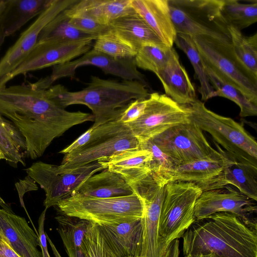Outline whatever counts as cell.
Returning <instances> with one entry per match:
<instances>
[{
	"label": "cell",
	"instance_id": "obj_1",
	"mask_svg": "<svg viewBox=\"0 0 257 257\" xmlns=\"http://www.w3.org/2000/svg\"><path fill=\"white\" fill-rule=\"evenodd\" d=\"M46 90L30 83L0 86V114L7 118L25 139L27 157H41L56 138L73 126L94 121L92 114L66 110L49 98Z\"/></svg>",
	"mask_w": 257,
	"mask_h": 257
},
{
	"label": "cell",
	"instance_id": "obj_2",
	"mask_svg": "<svg viewBox=\"0 0 257 257\" xmlns=\"http://www.w3.org/2000/svg\"><path fill=\"white\" fill-rule=\"evenodd\" d=\"M182 237L184 256L257 257L256 229L231 213L196 220Z\"/></svg>",
	"mask_w": 257,
	"mask_h": 257
},
{
	"label": "cell",
	"instance_id": "obj_3",
	"mask_svg": "<svg viewBox=\"0 0 257 257\" xmlns=\"http://www.w3.org/2000/svg\"><path fill=\"white\" fill-rule=\"evenodd\" d=\"M47 96L65 108L73 104L87 106L92 112L94 128L118 119L131 101L147 98V87L136 80L120 81L91 75L86 87L77 91H69L61 84L52 85L45 90Z\"/></svg>",
	"mask_w": 257,
	"mask_h": 257
},
{
	"label": "cell",
	"instance_id": "obj_4",
	"mask_svg": "<svg viewBox=\"0 0 257 257\" xmlns=\"http://www.w3.org/2000/svg\"><path fill=\"white\" fill-rule=\"evenodd\" d=\"M62 213L95 223L112 225L141 219L144 206L134 193L107 198H93L75 193L55 206Z\"/></svg>",
	"mask_w": 257,
	"mask_h": 257
},
{
	"label": "cell",
	"instance_id": "obj_5",
	"mask_svg": "<svg viewBox=\"0 0 257 257\" xmlns=\"http://www.w3.org/2000/svg\"><path fill=\"white\" fill-rule=\"evenodd\" d=\"M177 34L209 36L231 42L221 15L222 0H168Z\"/></svg>",
	"mask_w": 257,
	"mask_h": 257
},
{
	"label": "cell",
	"instance_id": "obj_6",
	"mask_svg": "<svg viewBox=\"0 0 257 257\" xmlns=\"http://www.w3.org/2000/svg\"><path fill=\"white\" fill-rule=\"evenodd\" d=\"M188 107L191 119L224 150L257 165L256 141L241 124L212 111L198 99Z\"/></svg>",
	"mask_w": 257,
	"mask_h": 257
},
{
	"label": "cell",
	"instance_id": "obj_7",
	"mask_svg": "<svg viewBox=\"0 0 257 257\" xmlns=\"http://www.w3.org/2000/svg\"><path fill=\"white\" fill-rule=\"evenodd\" d=\"M139 147V143L128 125L117 119L93 128L89 141L78 149L65 154L59 167L74 169Z\"/></svg>",
	"mask_w": 257,
	"mask_h": 257
},
{
	"label": "cell",
	"instance_id": "obj_8",
	"mask_svg": "<svg viewBox=\"0 0 257 257\" xmlns=\"http://www.w3.org/2000/svg\"><path fill=\"white\" fill-rule=\"evenodd\" d=\"M202 191L196 184L176 181L166 184L159 223L163 243L169 247L196 220L194 208Z\"/></svg>",
	"mask_w": 257,
	"mask_h": 257
},
{
	"label": "cell",
	"instance_id": "obj_9",
	"mask_svg": "<svg viewBox=\"0 0 257 257\" xmlns=\"http://www.w3.org/2000/svg\"><path fill=\"white\" fill-rule=\"evenodd\" d=\"M166 183L152 172L130 185L144 206L141 218L142 242L140 257H168L170 247L165 245L159 234V223Z\"/></svg>",
	"mask_w": 257,
	"mask_h": 257
},
{
	"label": "cell",
	"instance_id": "obj_10",
	"mask_svg": "<svg viewBox=\"0 0 257 257\" xmlns=\"http://www.w3.org/2000/svg\"><path fill=\"white\" fill-rule=\"evenodd\" d=\"M106 169L105 165L98 161L71 170H63L56 165L37 161L26 170L44 190V205L48 209L73 196L87 179Z\"/></svg>",
	"mask_w": 257,
	"mask_h": 257
},
{
	"label": "cell",
	"instance_id": "obj_11",
	"mask_svg": "<svg viewBox=\"0 0 257 257\" xmlns=\"http://www.w3.org/2000/svg\"><path fill=\"white\" fill-rule=\"evenodd\" d=\"M193 39L204 64L234 85L257 105V82L237 61L231 42L204 36Z\"/></svg>",
	"mask_w": 257,
	"mask_h": 257
},
{
	"label": "cell",
	"instance_id": "obj_12",
	"mask_svg": "<svg viewBox=\"0 0 257 257\" xmlns=\"http://www.w3.org/2000/svg\"><path fill=\"white\" fill-rule=\"evenodd\" d=\"M175 165L194 161L221 157L205 137L202 131L191 119L171 127L150 139Z\"/></svg>",
	"mask_w": 257,
	"mask_h": 257
},
{
	"label": "cell",
	"instance_id": "obj_13",
	"mask_svg": "<svg viewBox=\"0 0 257 257\" xmlns=\"http://www.w3.org/2000/svg\"><path fill=\"white\" fill-rule=\"evenodd\" d=\"M191 121L188 106L178 104L165 94L150 93L143 114L126 124L139 144L176 125Z\"/></svg>",
	"mask_w": 257,
	"mask_h": 257
},
{
	"label": "cell",
	"instance_id": "obj_14",
	"mask_svg": "<svg viewBox=\"0 0 257 257\" xmlns=\"http://www.w3.org/2000/svg\"><path fill=\"white\" fill-rule=\"evenodd\" d=\"M93 39L67 41L38 42L23 61L12 72L0 80V86L6 85L20 75L66 63L90 50Z\"/></svg>",
	"mask_w": 257,
	"mask_h": 257
},
{
	"label": "cell",
	"instance_id": "obj_15",
	"mask_svg": "<svg viewBox=\"0 0 257 257\" xmlns=\"http://www.w3.org/2000/svg\"><path fill=\"white\" fill-rule=\"evenodd\" d=\"M256 201L232 187H223L203 191L197 199L194 208L196 220L206 218L216 213L235 214L246 225L256 229Z\"/></svg>",
	"mask_w": 257,
	"mask_h": 257
},
{
	"label": "cell",
	"instance_id": "obj_16",
	"mask_svg": "<svg viewBox=\"0 0 257 257\" xmlns=\"http://www.w3.org/2000/svg\"><path fill=\"white\" fill-rule=\"evenodd\" d=\"M88 65L97 67L105 74L122 80L138 81L149 87L145 76L138 70L135 58H115L93 48L74 60L53 66L52 73L47 77L52 85L62 78H74L78 68Z\"/></svg>",
	"mask_w": 257,
	"mask_h": 257
},
{
	"label": "cell",
	"instance_id": "obj_17",
	"mask_svg": "<svg viewBox=\"0 0 257 257\" xmlns=\"http://www.w3.org/2000/svg\"><path fill=\"white\" fill-rule=\"evenodd\" d=\"M78 0H52L49 6L21 35L0 60V80L14 70L38 42L43 28L58 15Z\"/></svg>",
	"mask_w": 257,
	"mask_h": 257
},
{
	"label": "cell",
	"instance_id": "obj_18",
	"mask_svg": "<svg viewBox=\"0 0 257 257\" xmlns=\"http://www.w3.org/2000/svg\"><path fill=\"white\" fill-rule=\"evenodd\" d=\"M224 165V158L221 155L220 157L206 158L175 165L158 174L166 184L176 181L192 182L198 186L203 192L218 188V181Z\"/></svg>",
	"mask_w": 257,
	"mask_h": 257
},
{
	"label": "cell",
	"instance_id": "obj_19",
	"mask_svg": "<svg viewBox=\"0 0 257 257\" xmlns=\"http://www.w3.org/2000/svg\"><path fill=\"white\" fill-rule=\"evenodd\" d=\"M0 237L21 257H42L38 235L23 217L0 208Z\"/></svg>",
	"mask_w": 257,
	"mask_h": 257
},
{
	"label": "cell",
	"instance_id": "obj_20",
	"mask_svg": "<svg viewBox=\"0 0 257 257\" xmlns=\"http://www.w3.org/2000/svg\"><path fill=\"white\" fill-rule=\"evenodd\" d=\"M214 142L224 158L225 165L218 188L232 185L249 198L257 201V165L224 150Z\"/></svg>",
	"mask_w": 257,
	"mask_h": 257
},
{
	"label": "cell",
	"instance_id": "obj_21",
	"mask_svg": "<svg viewBox=\"0 0 257 257\" xmlns=\"http://www.w3.org/2000/svg\"><path fill=\"white\" fill-rule=\"evenodd\" d=\"M155 75L165 94L178 104L188 106L197 99L194 86L173 47L166 64Z\"/></svg>",
	"mask_w": 257,
	"mask_h": 257
},
{
	"label": "cell",
	"instance_id": "obj_22",
	"mask_svg": "<svg viewBox=\"0 0 257 257\" xmlns=\"http://www.w3.org/2000/svg\"><path fill=\"white\" fill-rule=\"evenodd\" d=\"M108 26L111 33L137 52L145 45L166 46L133 7Z\"/></svg>",
	"mask_w": 257,
	"mask_h": 257
},
{
	"label": "cell",
	"instance_id": "obj_23",
	"mask_svg": "<svg viewBox=\"0 0 257 257\" xmlns=\"http://www.w3.org/2000/svg\"><path fill=\"white\" fill-rule=\"evenodd\" d=\"M98 226L117 257H140L142 242L141 219Z\"/></svg>",
	"mask_w": 257,
	"mask_h": 257
},
{
	"label": "cell",
	"instance_id": "obj_24",
	"mask_svg": "<svg viewBox=\"0 0 257 257\" xmlns=\"http://www.w3.org/2000/svg\"><path fill=\"white\" fill-rule=\"evenodd\" d=\"M52 0H4L0 14V50L7 38L41 14Z\"/></svg>",
	"mask_w": 257,
	"mask_h": 257
},
{
	"label": "cell",
	"instance_id": "obj_25",
	"mask_svg": "<svg viewBox=\"0 0 257 257\" xmlns=\"http://www.w3.org/2000/svg\"><path fill=\"white\" fill-rule=\"evenodd\" d=\"M98 161L104 164L106 169L121 176L130 185L153 172L151 153L140 148L118 152Z\"/></svg>",
	"mask_w": 257,
	"mask_h": 257
},
{
	"label": "cell",
	"instance_id": "obj_26",
	"mask_svg": "<svg viewBox=\"0 0 257 257\" xmlns=\"http://www.w3.org/2000/svg\"><path fill=\"white\" fill-rule=\"evenodd\" d=\"M131 5L162 42L173 47L177 33L171 18L168 0H131Z\"/></svg>",
	"mask_w": 257,
	"mask_h": 257
},
{
	"label": "cell",
	"instance_id": "obj_27",
	"mask_svg": "<svg viewBox=\"0 0 257 257\" xmlns=\"http://www.w3.org/2000/svg\"><path fill=\"white\" fill-rule=\"evenodd\" d=\"M132 8L131 0H78L64 12L70 18L84 17L108 25Z\"/></svg>",
	"mask_w": 257,
	"mask_h": 257
},
{
	"label": "cell",
	"instance_id": "obj_28",
	"mask_svg": "<svg viewBox=\"0 0 257 257\" xmlns=\"http://www.w3.org/2000/svg\"><path fill=\"white\" fill-rule=\"evenodd\" d=\"M76 193L89 197L107 198L131 195L134 192L121 176L106 169L87 179Z\"/></svg>",
	"mask_w": 257,
	"mask_h": 257
},
{
	"label": "cell",
	"instance_id": "obj_29",
	"mask_svg": "<svg viewBox=\"0 0 257 257\" xmlns=\"http://www.w3.org/2000/svg\"><path fill=\"white\" fill-rule=\"evenodd\" d=\"M232 50L240 65L257 82V33L245 36L241 31L228 27Z\"/></svg>",
	"mask_w": 257,
	"mask_h": 257
},
{
	"label": "cell",
	"instance_id": "obj_30",
	"mask_svg": "<svg viewBox=\"0 0 257 257\" xmlns=\"http://www.w3.org/2000/svg\"><path fill=\"white\" fill-rule=\"evenodd\" d=\"M0 149L11 165L25 166L27 146L25 139L11 121L0 114Z\"/></svg>",
	"mask_w": 257,
	"mask_h": 257
},
{
	"label": "cell",
	"instance_id": "obj_31",
	"mask_svg": "<svg viewBox=\"0 0 257 257\" xmlns=\"http://www.w3.org/2000/svg\"><path fill=\"white\" fill-rule=\"evenodd\" d=\"M204 66L209 81L214 90L213 97H222L234 102L239 106V115L242 117L257 115V105L250 101L234 85L220 74L205 64Z\"/></svg>",
	"mask_w": 257,
	"mask_h": 257
},
{
	"label": "cell",
	"instance_id": "obj_32",
	"mask_svg": "<svg viewBox=\"0 0 257 257\" xmlns=\"http://www.w3.org/2000/svg\"><path fill=\"white\" fill-rule=\"evenodd\" d=\"M221 15L227 27L241 31L257 22V0H222Z\"/></svg>",
	"mask_w": 257,
	"mask_h": 257
},
{
	"label": "cell",
	"instance_id": "obj_33",
	"mask_svg": "<svg viewBox=\"0 0 257 257\" xmlns=\"http://www.w3.org/2000/svg\"><path fill=\"white\" fill-rule=\"evenodd\" d=\"M174 43L181 50L190 60L195 72V77L200 84L199 92L201 100L206 101L213 97L214 89L208 79L204 62L196 48L193 37L177 33Z\"/></svg>",
	"mask_w": 257,
	"mask_h": 257
},
{
	"label": "cell",
	"instance_id": "obj_34",
	"mask_svg": "<svg viewBox=\"0 0 257 257\" xmlns=\"http://www.w3.org/2000/svg\"><path fill=\"white\" fill-rule=\"evenodd\" d=\"M69 20L70 18L65 13L64 11L60 13L43 28L39 35L38 42L87 39L95 40L97 38L77 30L70 24Z\"/></svg>",
	"mask_w": 257,
	"mask_h": 257
},
{
	"label": "cell",
	"instance_id": "obj_35",
	"mask_svg": "<svg viewBox=\"0 0 257 257\" xmlns=\"http://www.w3.org/2000/svg\"><path fill=\"white\" fill-rule=\"evenodd\" d=\"M172 48L154 45L142 47L135 57L137 67L156 74L166 64Z\"/></svg>",
	"mask_w": 257,
	"mask_h": 257
},
{
	"label": "cell",
	"instance_id": "obj_36",
	"mask_svg": "<svg viewBox=\"0 0 257 257\" xmlns=\"http://www.w3.org/2000/svg\"><path fill=\"white\" fill-rule=\"evenodd\" d=\"M93 49L113 58L126 59L135 58L137 51L117 37L109 30L95 40Z\"/></svg>",
	"mask_w": 257,
	"mask_h": 257
},
{
	"label": "cell",
	"instance_id": "obj_37",
	"mask_svg": "<svg viewBox=\"0 0 257 257\" xmlns=\"http://www.w3.org/2000/svg\"><path fill=\"white\" fill-rule=\"evenodd\" d=\"M85 257H117L104 239L98 225L91 222L84 239Z\"/></svg>",
	"mask_w": 257,
	"mask_h": 257
},
{
	"label": "cell",
	"instance_id": "obj_38",
	"mask_svg": "<svg viewBox=\"0 0 257 257\" xmlns=\"http://www.w3.org/2000/svg\"><path fill=\"white\" fill-rule=\"evenodd\" d=\"M139 148L150 152L152 155V167L153 172L160 174L174 167L175 164L153 142L149 140L139 144Z\"/></svg>",
	"mask_w": 257,
	"mask_h": 257
},
{
	"label": "cell",
	"instance_id": "obj_39",
	"mask_svg": "<svg viewBox=\"0 0 257 257\" xmlns=\"http://www.w3.org/2000/svg\"><path fill=\"white\" fill-rule=\"evenodd\" d=\"M69 23L79 31L97 38L109 31L108 25L100 24L87 18L71 17Z\"/></svg>",
	"mask_w": 257,
	"mask_h": 257
},
{
	"label": "cell",
	"instance_id": "obj_40",
	"mask_svg": "<svg viewBox=\"0 0 257 257\" xmlns=\"http://www.w3.org/2000/svg\"><path fill=\"white\" fill-rule=\"evenodd\" d=\"M146 101L147 98L136 99L131 101L126 105L118 119L125 124L136 120L143 114Z\"/></svg>",
	"mask_w": 257,
	"mask_h": 257
},
{
	"label": "cell",
	"instance_id": "obj_41",
	"mask_svg": "<svg viewBox=\"0 0 257 257\" xmlns=\"http://www.w3.org/2000/svg\"><path fill=\"white\" fill-rule=\"evenodd\" d=\"M47 210V209L45 208L41 213L38 219V232L39 239V246L41 249L42 257H51L48 250L46 233L44 230V224Z\"/></svg>",
	"mask_w": 257,
	"mask_h": 257
},
{
	"label": "cell",
	"instance_id": "obj_42",
	"mask_svg": "<svg viewBox=\"0 0 257 257\" xmlns=\"http://www.w3.org/2000/svg\"><path fill=\"white\" fill-rule=\"evenodd\" d=\"M92 127L89 128L76 140H75L69 146L61 150L59 153L67 154L73 152L84 146L89 140L92 132Z\"/></svg>",
	"mask_w": 257,
	"mask_h": 257
},
{
	"label": "cell",
	"instance_id": "obj_43",
	"mask_svg": "<svg viewBox=\"0 0 257 257\" xmlns=\"http://www.w3.org/2000/svg\"><path fill=\"white\" fill-rule=\"evenodd\" d=\"M0 257H21L4 239L0 237Z\"/></svg>",
	"mask_w": 257,
	"mask_h": 257
},
{
	"label": "cell",
	"instance_id": "obj_44",
	"mask_svg": "<svg viewBox=\"0 0 257 257\" xmlns=\"http://www.w3.org/2000/svg\"><path fill=\"white\" fill-rule=\"evenodd\" d=\"M179 239H175L170 244V251L168 257H179Z\"/></svg>",
	"mask_w": 257,
	"mask_h": 257
},
{
	"label": "cell",
	"instance_id": "obj_45",
	"mask_svg": "<svg viewBox=\"0 0 257 257\" xmlns=\"http://www.w3.org/2000/svg\"><path fill=\"white\" fill-rule=\"evenodd\" d=\"M46 238L47 240L48 241L52 250L53 251V253L55 256V257H62L60 254L59 253V251L57 249L55 245H54V243L52 242L50 238L48 236V235L46 234Z\"/></svg>",
	"mask_w": 257,
	"mask_h": 257
},
{
	"label": "cell",
	"instance_id": "obj_46",
	"mask_svg": "<svg viewBox=\"0 0 257 257\" xmlns=\"http://www.w3.org/2000/svg\"><path fill=\"white\" fill-rule=\"evenodd\" d=\"M0 206L2 209L12 213H14L11 206L7 203L0 196Z\"/></svg>",
	"mask_w": 257,
	"mask_h": 257
},
{
	"label": "cell",
	"instance_id": "obj_47",
	"mask_svg": "<svg viewBox=\"0 0 257 257\" xmlns=\"http://www.w3.org/2000/svg\"><path fill=\"white\" fill-rule=\"evenodd\" d=\"M184 257H211L210 255H204L202 254H199L195 256L185 255Z\"/></svg>",
	"mask_w": 257,
	"mask_h": 257
},
{
	"label": "cell",
	"instance_id": "obj_48",
	"mask_svg": "<svg viewBox=\"0 0 257 257\" xmlns=\"http://www.w3.org/2000/svg\"><path fill=\"white\" fill-rule=\"evenodd\" d=\"M4 5V0H0V14L2 12Z\"/></svg>",
	"mask_w": 257,
	"mask_h": 257
},
{
	"label": "cell",
	"instance_id": "obj_49",
	"mask_svg": "<svg viewBox=\"0 0 257 257\" xmlns=\"http://www.w3.org/2000/svg\"><path fill=\"white\" fill-rule=\"evenodd\" d=\"M2 159L4 160L5 157H4L3 153H2V152L1 151V150L0 149V160H2Z\"/></svg>",
	"mask_w": 257,
	"mask_h": 257
}]
</instances>
